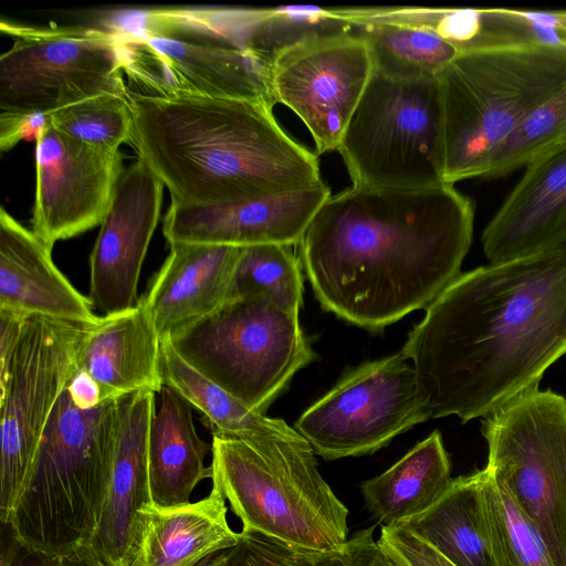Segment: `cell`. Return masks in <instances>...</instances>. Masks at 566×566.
Segmentation results:
<instances>
[{"label": "cell", "mask_w": 566, "mask_h": 566, "mask_svg": "<svg viewBox=\"0 0 566 566\" xmlns=\"http://www.w3.org/2000/svg\"><path fill=\"white\" fill-rule=\"evenodd\" d=\"M400 353L429 419L486 417L566 354V248L460 273Z\"/></svg>", "instance_id": "6da1fadb"}, {"label": "cell", "mask_w": 566, "mask_h": 566, "mask_svg": "<svg viewBox=\"0 0 566 566\" xmlns=\"http://www.w3.org/2000/svg\"><path fill=\"white\" fill-rule=\"evenodd\" d=\"M474 207L453 185L352 186L319 207L298 245L322 307L373 333L427 308L460 274Z\"/></svg>", "instance_id": "7a4b0ae2"}, {"label": "cell", "mask_w": 566, "mask_h": 566, "mask_svg": "<svg viewBox=\"0 0 566 566\" xmlns=\"http://www.w3.org/2000/svg\"><path fill=\"white\" fill-rule=\"evenodd\" d=\"M132 143L171 202L205 205L321 184L318 157L294 140L265 102L150 97L127 90Z\"/></svg>", "instance_id": "3957f363"}, {"label": "cell", "mask_w": 566, "mask_h": 566, "mask_svg": "<svg viewBox=\"0 0 566 566\" xmlns=\"http://www.w3.org/2000/svg\"><path fill=\"white\" fill-rule=\"evenodd\" d=\"M256 9L155 8L112 27L127 90L150 97L207 96L274 106L273 59L253 46Z\"/></svg>", "instance_id": "277c9868"}, {"label": "cell", "mask_w": 566, "mask_h": 566, "mask_svg": "<svg viewBox=\"0 0 566 566\" xmlns=\"http://www.w3.org/2000/svg\"><path fill=\"white\" fill-rule=\"evenodd\" d=\"M118 399L82 409L63 390L7 523L28 548L62 558L92 537L109 481Z\"/></svg>", "instance_id": "5b68a950"}, {"label": "cell", "mask_w": 566, "mask_h": 566, "mask_svg": "<svg viewBox=\"0 0 566 566\" xmlns=\"http://www.w3.org/2000/svg\"><path fill=\"white\" fill-rule=\"evenodd\" d=\"M211 480L255 532L304 553H327L348 539V509L318 472L302 437L244 441L212 434Z\"/></svg>", "instance_id": "8992f818"}, {"label": "cell", "mask_w": 566, "mask_h": 566, "mask_svg": "<svg viewBox=\"0 0 566 566\" xmlns=\"http://www.w3.org/2000/svg\"><path fill=\"white\" fill-rule=\"evenodd\" d=\"M446 184L482 178L503 140L566 86V46L460 53L437 76Z\"/></svg>", "instance_id": "52a82bcc"}, {"label": "cell", "mask_w": 566, "mask_h": 566, "mask_svg": "<svg viewBox=\"0 0 566 566\" xmlns=\"http://www.w3.org/2000/svg\"><path fill=\"white\" fill-rule=\"evenodd\" d=\"M169 340L193 369L261 413L316 357L298 314L264 297L229 301Z\"/></svg>", "instance_id": "ba28073f"}, {"label": "cell", "mask_w": 566, "mask_h": 566, "mask_svg": "<svg viewBox=\"0 0 566 566\" xmlns=\"http://www.w3.org/2000/svg\"><path fill=\"white\" fill-rule=\"evenodd\" d=\"M337 151L356 187L446 184L438 78L397 80L374 71Z\"/></svg>", "instance_id": "9c48e42d"}, {"label": "cell", "mask_w": 566, "mask_h": 566, "mask_svg": "<svg viewBox=\"0 0 566 566\" xmlns=\"http://www.w3.org/2000/svg\"><path fill=\"white\" fill-rule=\"evenodd\" d=\"M486 469L536 528L555 566H566V398L528 389L484 417Z\"/></svg>", "instance_id": "30bf717a"}, {"label": "cell", "mask_w": 566, "mask_h": 566, "mask_svg": "<svg viewBox=\"0 0 566 566\" xmlns=\"http://www.w3.org/2000/svg\"><path fill=\"white\" fill-rule=\"evenodd\" d=\"M0 30L12 40L0 56V113L50 114L103 93L127 95L112 29L2 20Z\"/></svg>", "instance_id": "8fae6325"}, {"label": "cell", "mask_w": 566, "mask_h": 566, "mask_svg": "<svg viewBox=\"0 0 566 566\" xmlns=\"http://www.w3.org/2000/svg\"><path fill=\"white\" fill-rule=\"evenodd\" d=\"M91 325L29 315L10 361L0 368L2 524L10 520L46 422L76 370L80 344Z\"/></svg>", "instance_id": "7c38bea8"}, {"label": "cell", "mask_w": 566, "mask_h": 566, "mask_svg": "<svg viewBox=\"0 0 566 566\" xmlns=\"http://www.w3.org/2000/svg\"><path fill=\"white\" fill-rule=\"evenodd\" d=\"M426 420L416 370L399 352L347 369L294 429L316 454L336 460L371 454Z\"/></svg>", "instance_id": "4fadbf2b"}, {"label": "cell", "mask_w": 566, "mask_h": 566, "mask_svg": "<svg viewBox=\"0 0 566 566\" xmlns=\"http://www.w3.org/2000/svg\"><path fill=\"white\" fill-rule=\"evenodd\" d=\"M373 72L368 45L353 29L318 34L273 57L272 96L305 124L315 153L325 154L337 150Z\"/></svg>", "instance_id": "5bb4252c"}, {"label": "cell", "mask_w": 566, "mask_h": 566, "mask_svg": "<svg viewBox=\"0 0 566 566\" xmlns=\"http://www.w3.org/2000/svg\"><path fill=\"white\" fill-rule=\"evenodd\" d=\"M124 169L119 149L82 143L49 125L35 142L33 232L53 248L101 224Z\"/></svg>", "instance_id": "9a60e30c"}, {"label": "cell", "mask_w": 566, "mask_h": 566, "mask_svg": "<svg viewBox=\"0 0 566 566\" xmlns=\"http://www.w3.org/2000/svg\"><path fill=\"white\" fill-rule=\"evenodd\" d=\"M164 185L137 158L124 169L90 256V300L103 316L134 307Z\"/></svg>", "instance_id": "2e32d148"}, {"label": "cell", "mask_w": 566, "mask_h": 566, "mask_svg": "<svg viewBox=\"0 0 566 566\" xmlns=\"http://www.w3.org/2000/svg\"><path fill=\"white\" fill-rule=\"evenodd\" d=\"M329 196L331 189L322 181L291 191L217 203L171 202L163 232L169 245H295Z\"/></svg>", "instance_id": "e0dca14e"}, {"label": "cell", "mask_w": 566, "mask_h": 566, "mask_svg": "<svg viewBox=\"0 0 566 566\" xmlns=\"http://www.w3.org/2000/svg\"><path fill=\"white\" fill-rule=\"evenodd\" d=\"M524 169L482 233L489 264L566 248V144Z\"/></svg>", "instance_id": "ac0fdd59"}, {"label": "cell", "mask_w": 566, "mask_h": 566, "mask_svg": "<svg viewBox=\"0 0 566 566\" xmlns=\"http://www.w3.org/2000/svg\"><path fill=\"white\" fill-rule=\"evenodd\" d=\"M119 415L109 481L95 531L78 549L99 566H120L137 511L151 502L148 485V433L155 392L119 397Z\"/></svg>", "instance_id": "d6986e66"}, {"label": "cell", "mask_w": 566, "mask_h": 566, "mask_svg": "<svg viewBox=\"0 0 566 566\" xmlns=\"http://www.w3.org/2000/svg\"><path fill=\"white\" fill-rule=\"evenodd\" d=\"M240 251L229 245H170L143 297L161 340L177 337L230 301Z\"/></svg>", "instance_id": "ffe728a7"}, {"label": "cell", "mask_w": 566, "mask_h": 566, "mask_svg": "<svg viewBox=\"0 0 566 566\" xmlns=\"http://www.w3.org/2000/svg\"><path fill=\"white\" fill-rule=\"evenodd\" d=\"M226 499L212 484L196 502L158 507L151 502L134 518L120 566H196L210 554L235 545Z\"/></svg>", "instance_id": "44dd1931"}, {"label": "cell", "mask_w": 566, "mask_h": 566, "mask_svg": "<svg viewBox=\"0 0 566 566\" xmlns=\"http://www.w3.org/2000/svg\"><path fill=\"white\" fill-rule=\"evenodd\" d=\"M0 310L95 324L90 297L52 260V247L0 209Z\"/></svg>", "instance_id": "7402d4cb"}, {"label": "cell", "mask_w": 566, "mask_h": 566, "mask_svg": "<svg viewBox=\"0 0 566 566\" xmlns=\"http://www.w3.org/2000/svg\"><path fill=\"white\" fill-rule=\"evenodd\" d=\"M161 343L142 297L134 307L101 316L88 327L76 368L95 380L104 401L142 390L158 394L164 386Z\"/></svg>", "instance_id": "603a6c76"}, {"label": "cell", "mask_w": 566, "mask_h": 566, "mask_svg": "<svg viewBox=\"0 0 566 566\" xmlns=\"http://www.w3.org/2000/svg\"><path fill=\"white\" fill-rule=\"evenodd\" d=\"M159 408L155 410L148 433V485L150 501L158 507L190 502L197 485L211 478L205 458L211 446L197 433L191 403L164 384Z\"/></svg>", "instance_id": "cb8c5ba5"}, {"label": "cell", "mask_w": 566, "mask_h": 566, "mask_svg": "<svg viewBox=\"0 0 566 566\" xmlns=\"http://www.w3.org/2000/svg\"><path fill=\"white\" fill-rule=\"evenodd\" d=\"M451 464L434 430L381 474L360 484L366 507L382 525H397L431 507L448 490Z\"/></svg>", "instance_id": "d4e9b609"}, {"label": "cell", "mask_w": 566, "mask_h": 566, "mask_svg": "<svg viewBox=\"0 0 566 566\" xmlns=\"http://www.w3.org/2000/svg\"><path fill=\"white\" fill-rule=\"evenodd\" d=\"M397 525L454 566H495L481 502L480 471L452 480L431 507Z\"/></svg>", "instance_id": "484cf974"}, {"label": "cell", "mask_w": 566, "mask_h": 566, "mask_svg": "<svg viewBox=\"0 0 566 566\" xmlns=\"http://www.w3.org/2000/svg\"><path fill=\"white\" fill-rule=\"evenodd\" d=\"M161 376L164 384L205 416L212 434L244 441L268 436H301L282 419L252 410L207 379L179 356L169 339L161 343Z\"/></svg>", "instance_id": "4316f807"}, {"label": "cell", "mask_w": 566, "mask_h": 566, "mask_svg": "<svg viewBox=\"0 0 566 566\" xmlns=\"http://www.w3.org/2000/svg\"><path fill=\"white\" fill-rule=\"evenodd\" d=\"M368 45L374 71L397 80L437 77L460 53L436 33L389 22L352 27Z\"/></svg>", "instance_id": "83f0119b"}, {"label": "cell", "mask_w": 566, "mask_h": 566, "mask_svg": "<svg viewBox=\"0 0 566 566\" xmlns=\"http://www.w3.org/2000/svg\"><path fill=\"white\" fill-rule=\"evenodd\" d=\"M480 493L495 566H555L536 528L486 468L480 471Z\"/></svg>", "instance_id": "f1b7e54d"}, {"label": "cell", "mask_w": 566, "mask_h": 566, "mask_svg": "<svg viewBox=\"0 0 566 566\" xmlns=\"http://www.w3.org/2000/svg\"><path fill=\"white\" fill-rule=\"evenodd\" d=\"M302 270L292 245L243 247L234 270L230 301L264 297L298 314L303 305Z\"/></svg>", "instance_id": "f546056e"}, {"label": "cell", "mask_w": 566, "mask_h": 566, "mask_svg": "<svg viewBox=\"0 0 566 566\" xmlns=\"http://www.w3.org/2000/svg\"><path fill=\"white\" fill-rule=\"evenodd\" d=\"M566 144V86L532 111L493 154L482 178L526 168Z\"/></svg>", "instance_id": "4dcf8cb0"}, {"label": "cell", "mask_w": 566, "mask_h": 566, "mask_svg": "<svg viewBox=\"0 0 566 566\" xmlns=\"http://www.w3.org/2000/svg\"><path fill=\"white\" fill-rule=\"evenodd\" d=\"M60 133L82 143L119 149L132 142L134 119L127 95L103 93L49 114Z\"/></svg>", "instance_id": "1f68e13d"}, {"label": "cell", "mask_w": 566, "mask_h": 566, "mask_svg": "<svg viewBox=\"0 0 566 566\" xmlns=\"http://www.w3.org/2000/svg\"><path fill=\"white\" fill-rule=\"evenodd\" d=\"M476 50L513 46H566L562 10L480 9Z\"/></svg>", "instance_id": "d6a6232c"}, {"label": "cell", "mask_w": 566, "mask_h": 566, "mask_svg": "<svg viewBox=\"0 0 566 566\" xmlns=\"http://www.w3.org/2000/svg\"><path fill=\"white\" fill-rule=\"evenodd\" d=\"M241 534L235 545L210 554L196 566H296L304 554L260 533Z\"/></svg>", "instance_id": "836d02e7"}, {"label": "cell", "mask_w": 566, "mask_h": 566, "mask_svg": "<svg viewBox=\"0 0 566 566\" xmlns=\"http://www.w3.org/2000/svg\"><path fill=\"white\" fill-rule=\"evenodd\" d=\"M374 528L356 532L336 551L304 553L296 566H399L374 539Z\"/></svg>", "instance_id": "e575fe53"}, {"label": "cell", "mask_w": 566, "mask_h": 566, "mask_svg": "<svg viewBox=\"0 0 566 566\" xmlns=\"http://www.w3.org/2000/svg\"><path fill=\"white\" fill-rule=\"evenodd\" d=\"M378 542L399 566H454L429 544L398 525L381 526Z\"/></svg>", "instance_id": "d590c367"}, {"label": "cell", "mask_w": 566, "mask_h": 566, "mask_svg": "<svg viewBox=\"0 0 566 566\" xmlns=\"http://www.w3.org/2000/svg\"><path fill=\"white\" fill-rule=\"evenodd\" d=\"M49 125V114L0 113V150L4 153L22 139L36 142Z\"/></svg>", "instance_id": "8d00e7d4"}, {"label": "cell", "mask_w": 566, "mask_h": 566, "mask_svg": "<svg viewBox=\"0 0 566 566\" xmlns=\"http://www.w3.org/2000/svg\"><path fill=\"white\" fill-rule=\"evenodd\" d=\"M8 538L2 539L1 566H57L59 558L34 552L24 546L14 535L9 524Z\"/></svg>", "instance_id": "74e56055"}, {"label": "cell", "mask_w": 566, "mask_h": 566, "mask_svg": "<svg viewBox=\"0 0 566 566\" xmlns=\"http://www.w3.org/2000/svg\"><path fill=\"white\" fill-rule=\"evenodd\" d=\"M74 403L82 409H90L104 402L101 389L95 380L85 371L76 368L67 386Z\"/></svg>", "instance_id": "f35d334b"}, {"label": "cell", "mask_w": 566, "mask_h": 566, "mask_svg": "<svg viewBox=\"0 0 566 566\" xmlns=\"http://www.w3.org/2000/svg\"><path fill=\"white\" fill-rule=\"evenodd\" d=\"M59 566H99L81 552L59 558Z\"/></svg>", "instance_id": "ab89813d"}, {"label": "cell", "mask_w": 566, "mask_h": 566, "mask_svg": "<svg viewBox=\"0 0 566 566\" xmlns=\"http://www.w3.org/2000/svg\"><path fill=\"white\" fill-rule=\"evenodd\" d=\"M562 12H563V18H564V20L566 22V10H562Z\"/></svg>", "instance_id": "60d3db41"}, {"label": "cell", "mask_w": 566, "mask_h": 566, "mask_svg": "<svg viewBox=\"0 0 566 566\" xmlns=\"http://www.w3.org/2000/svg\"><path fill=\"white\" fill-rule=\"evenodd\" d=\"M59 566V565H57Z\"/></svg>", "instance_id": "b9f144b4"}]
</instances>
